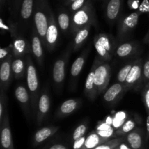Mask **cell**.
I'll return each mask as SVG.
<instances>
[{
    "instance_id": "18",
    "label": "cell",
    "mask_w": 149,
    "mask_h": 149,
    "mask_svg": "<svg viewBox=\"0 0 149 149\" xmlns=\"http://www.w3.org/2000/svg\"><path fill=\"white\" fill-rule=\"evenodd\" d=\"M81 101L80 99L72 98L64 101L57 110L55 116L57 118H63L69 116L75 112L81 106Z\"/></svg>"
},
{
    "instance_id": "38",
    "label": "cell",
    "mask_w": 149,
    "mask_h": 149,
    "mask_svg": "<svg viewBox=\"0 0 149 149\" xmlns=\"http://www.w3.org/2000/svg\"><path fill=\"white\" fill-rule=\"evenodd\" d=\"M112 127V125L110 124L107 123L106 121H100L98 122L97 127H96V130L97 131H101V130H107L110 129Z\"/></svg>"
},
{
    "instance_id": "46",
    "label": "cell",
    "mask_w": 149,
    "mask_h": 149,
    "mask_svg": "<svg viewBox=\"0 0 149 149\" xmlns=\"http://www.w3.org/2000/svg\"><path fill=\"white\" fill-rule=\"evenodd\" d=\"M114 149H119V147L118 146V147H116V148H115Z\"/></svg>"
},
{
    "instance_id": "4",
    "label": "cell",
    "mask_w": 149,
    "mask_h": 149,
    "mask_svg": "<svg viewBox=\"0 0 149 149\" xmlns=\"http://www.w3.org/2000/svg\"><path fill=\"white\" fill-rule=\"evenodd\" d=\"M111 73L110 65L97 57V65L95 71V84L97 95L107 89L110 81Z\"/></svg>"
},
{
    "instance_id": "3",
    "label": "cell",
    "mask_w": 149,
    "mask_h": 149,
    "mask_svg": "<svg viewBox=\"0 0 149 149\" xmlns=\"http://www.w3.org/2000/svg\"><path fill=\"white\" fill-rule=\"evenodd\" d=\"M10 32L11 37L13 38V54L14 57H26L31 55V44L29 40L23 37V34L19 31L17 26L15 24H11L10 27Z\"/></svg>"
},
{
    "instance_id": "19",
    "label": "cell",
    "mask_w": 149,
    "mask_h": 149,
    "mask_svg": "<svg viewBox=\"0 0 149 149\" xmlns=\"http://www.w3.org/2000/svg\"><path fill=\"white\" fill-rule=\"evenodd\" d=\"M138 45L135 42H122L115 49L114 55L121 59L130 58L138 52Z\"/></svg>"
},
{
    "instance_id": "10",
    "label": "cell",
    "mask_w": 149,
    "mask_h": 149,
    "mask_svg": "<svg viewBox=\"0 0 149 149\" xmlns=\"http://www.w3.org/2000/svg\"><path fill=\"white\" fill-rule=\"evenodd\" d=\"M125 141L132 149H145L146 141L147 138L145 131L140 127L135 130L124 136Z\"/></svg>"
},
{
    "instance_id": "39",
    "label": "cell",
    "mask_w": 149,
    "mask_h": 149,
    "mask_svg": "<svg viewBox=\"0 0 149 149\" xmlns=\"http://www.w3.org/2000/svg\"><path fill=\"white\" fill-rule=\"evenodd\" d=\"M86 138L87 137L84 136L82 138H79V139L77 140V141H74V143H73V149H81L84 145V143H85Z\"/></svg>"
},
{
    "instance_id": "13",
    "label": "cell",
    "mask_w": 149,
    "mask_h": 149,
    "mask_svg": "<svg viewBox=\"0 0 149 149\" xmlns=\"http://www.w3.org/2000/svg\"><path fill=\"white\" fill-rule=\"evenodd\" d=\"M125 93V86L116 82L106 90L103 95V100L109 106H114L122 99Z\"/></svg>"
},
{
    "instance_id": "21",
    "label": "cell",
    "mask_w": 149,
    "mask_h": 149,
    "mask_svg": "<svg viewBox=\"0 0 149 149\" xmlns=\"http://www.w3.org/2000/svg\"><path fill=\"white\" fill-rule=\"evenodd\" d=\"M89 51H90V48L85 49L75 61L73 63L72 65L71 68V81L74 84H75L76 81L77 80V78L79 76L80 73L81 72L84 67L85 61L87 58V55H88Z\"/></svg>"
},
{
    "instance_id": "1",
    "label": "cell",
    "mask_w": 149,
    "mask_h": 149,
    "mask_svg": "<svg viewBox=\"0 0 149 149\" xmlns=\"http://www.w3.org/2000/svg\"><path fill=\"white\" fill-rule=\"evenodd\" d=\"M26 63H27V73H26L27 89L31 97V107L32 114L33 116H36L40 93H39V84L37 72L31 55H26Z\"/></svg>"
},
{
    "instance_id": "44",
    "label": "cell",
    "mask_w": 149,
    "mask_h": 149,
    "mask_svg": "<svg viewBox=\"0 0 149 149\" xmlns=\"http://www.w3.org/2000/svg\"><path fill=\"white\" fill-rule=\"evenodd\" d=\"M0 29H4V30L10 31V27H7V26H4V23H3V20H1V26H0Z\"/></svg>"
},
{
    "instance_id": "22",
    "label": "cell",
    "mask_w": 149,
    "mask_h": 149,
    "mask_svg": "<svg viewBox=\"0 0 149 149\" xmlns=\"http://www.w3.org/2000/svg\"><path fill=\"white\" fill-rule=\"evenodd\" d=\"M12 69L15 79H20L26 76L27 63L26 57H14L12 63Z\"/></svg>"
},
{
    "instance_id": "8",
    "label": "cell",
    "mask_w": 149,
    "mask_h": 149,
    "mask_svg": "<svg viewBox=\"0 0 149 149\" xmlns=\"http://www.w3.org/2000/svg\"><path fill=\"white\" fill-rule=\"evenodd\" d=\"M94 23V18L91 12L87 8H81L74 15L71 20V33L75 35L81 29Z\"/></svg>"
},
{
    "instance_id": "17",
    "label": "cell",
    "mask_w": 149,
    "mask_h": 149,
    "mask_svg": "<svg viewBox=\"0 0 149 149\" xmlns=\"http://www.w3.org/2000/svg\"><path fill=\"white\" fill-rule=\"evenodd\" d=\"M1 129V149H15L12 136L11 127L9 121L8 113L6 114L3 123L0 125Z\"/></svg>"
},
{
    "instance_id": "30",
    "label": "cell",
    "mask_w": 149,
    "mask_h": 149,
    "mask_svg": "<svg viewBox=\"0 0 149 149\" xmlns=\"http://www.w3.org/2000/svg\"><path fill=\"white\" fill-rule=\"evenodd\" d=\"M123 141H125V138L122 137H117L100 144V146L93 149H114L119 146Z\"/></svg>"
},
{
    "instance_id": "27",
    "label": "cell",
    "mask_w": 149,
    "mask_h": 149,
    "mask_svg": "<svg viewBox=\"0 0 149 149\" xmlns=\"http://www.w3.org/2000/svg\"><path fill=\"white\" fill-rule=\"evenodd\" d=\"M137 121L134 118H128L119 129L116 130V137L125 136L137 127Z\"/></svg>"
},
{
    "instance_id": "45",
    "label": "cell",
    "mask_w": 149,
    "mask_h": 149,
    "mask_svg": "<svg viewBox=\"0 0 149 149\" xmlns=\"http://www.w3.org/2000/svg\"><path fill=\"white\" fill-rule=\"evenodd\" d=\"M70 1H72V3H73V2H74V1H77V0H70Z\"/></svg>"
},
{
    "instance_id": "14",
    "label": "cell",
    "mask_w": 149,
    "mask_h": 149,
    "mask_svg": "<svg viewBox=\"0 0 149 149\" xmlns=\"http://www.w3.org/2000/svg\"><path fill=\"white\" fill-rule=\"evenodd\" d=\"M59 40V31L58 27L54 19L53 16L51 15L49 17V25L46 34V46L45 48L48 51H52L55 49Z\"/></svg>"
},
{
    "instance_id": "36",
    "label": "cell",
    "mask_w": 149,
    "mask_h": 149,
    "mask_svg": "<svg viewBox=\"0 0 149 149\" xmlns=\"http://www.w3.org/2000/svg\"><path fill=\"white\" fill-rule=\"evenodd\" d=\"M143 87L149 83V58L143 63Z\"/></svg>"
},
{
    "instance_id": "42",
    "label": "cell",
    "mask_w": 149,
    "mask_h": 149,
    "mask_svg": "<svg viewBox=\"0 0 149 149\" xmlns=\"http://www.w3.org/2000/svg\"><path fill=\"white\" fill-rule=\"evenodd\" d=\"M144 43H146V45H148V49H149V29L148 31V32L146 33V34L145 37H144ZM148 58H149V54H148Z\"/></svg>"
},
{
    "instance_id": "24",
    "label": "cell",
    "mask_w": 149,
    "mask_h": 149,
    "mask_svg": "<svg viewBox=\"0 0 149 149\" xmlns=\"http://www.w3.org/2000/svg\"><path fill=\"white\" fill-rule=\"evenodd\" d=\"M33 0H23L20 8V18L22 20V26L20 29L21 33L25 32L26 23L29 21L33 12Z\"/></svg>"
},
{
    "instance_id": "33",
    "label": "cell",
    "mask_w": 149,
    "mask_h": 149,
    "mask_svg": "<svg viewBox=\"0 0 149 149\" xmlns=\"http://www.w3.org/2000/svg\"><path fill=\"white\" fill-rule=\"evenodd\" d=\"M87 129H88V125H87V122H84V123L79 125L73 132L72 141H75L79 138H82V137L85 136V133L87 132Z\"/></svg>"
},
{
    "instance_id": "43",
    "label": "cell",
    "mask_w": 149,
    "mask_h": 149,
    "mask_svg": "<svg viewBox=\"0 0 149 149\" xmlns=\"http://www.w3.org/2000/svg\"><path fill=\"white\" fill-rule=\"evenodd\" d=\"M146 135L147 138H149V115H148L146 119Z\"/></svg>"
},
{
    "instance_id": "41",
    "label": "cell",
    "mask_w": 149,
    "mask_h": 149,
    "mask_svg": "<svg viewBox=\"0 0 149 149\" xmlns=\"http://www.w3.org/2000/svg\"><path fill=\"white\" fill-rule=\"evenodd\" d=\"M119 149H132L129 146H128V144L125 141H123V142L119 146Z\"/></svg>"
},
{
    "instance_id": "20",
    "label": "cell",
    "mask_w": 149,
    "mask_h": 149,
    "mask_svg": "<svg viewBox=\"0 0 149 149\" xmlns=\"http://www.w3.org/2000/svg\"><path fill=\"white\" fill-rule=\"evenodd\" d=\"M59 130V127L55 126H48L42 127L36 131L33 135L32 139V146L36 147L45 142V141L55 135Z\"/></svg>"
},
{
    "instance_id": "28",
    "label": "cell",
    "mask_w": 149,
    "mask_h": 149,
    "mask_svg": "<svg viewBox=\"0 0 149 149\" xmlns=\"http://www.w3.org/2000/svg\"><path fill=\"white\" fill-rule=\"evenodd\" d=\"M58 24L59 29L63 33H66L69 30V28L71 26V22L70 17L65 13H61L58 15Z\"/></svg>"
},
{
    "instance_id": "2",
    "label": "cell",
    "mask_w": 149,
    "mask_h": 149,
    "mask_svg": "<svg viewBox=\"0 0 149 149\" xmlns=\"http://www.w3.org/2000/svg\"><path fill=\"white\" fill-rule=\"evenodd\" d=\"M93 42L97 55L102 61L106 62L113 58L116 48L110 36L105 33H98L95 36Z\"/></svg>"
},
{
    "instance_id": "23",
    "label": "cell",
    "mask_w": 149,
    "mask_h": 149,
    "mask_svg": "<svg viewBox=\"0 0 149 149\" xmlns=\"http://www.w3.org/2000/svg\"><path fill=\"white\" fill-rule=\"evenodd\" d=\"M122 7L121 0H110L106 7V15L108 21L113 23L118 19Z\"/></svg>"
},
{
    "instance_id": "12",
    "label": "cell",
    "mask_w": 149,
    "mask_h": 149,
    "mask_svg": "<svg viewBox=\"0 0 149 149\" xmlns=\"http://www.w3.org/2000/svg\"><path fill=\"white\" fill-rule=\"evenodd\" d=\"M15 96L28 120L31 118V97L28 89L24 85H18L15 90Z\"/></svg>"
},
{
    "instance_id": "35",
    "label": "cell",
    "mask_w": 149,
    "mask_h": 149,
    "mask_svg": "<svg viewBox=\"0 0 149 149\" xmlns=\"http://www.w3.org/2000/svg\"><path fill=\"white\" fill-rule=\"evenodd\" d=\"M12 55H13V45H12V44H10L8 47L1 48L0 49V61H1V63L2 61H4L5 59H7V58H9Z\"/></svg>"
},
{
    "instance_id": "25",
    "label": "cell",
    "mask_w": 149,
    "mask_h": 149,
    "mask_svg": "<svg viewBox=\"0 0 149 149\" xmlns=\"http://www.w3.org/2000/svg\"><path fill=\"white\" fill-rule=\"evenodd\" d=\"M91 26L92 25H88V26H85L74 35V40H73L72 45H71V47H72L74 52L79 50L83 46L90 34Z\"/></svg>"
},
{
    "instance_id": "5",
    "label": "cell",
    "mask_w": 149,
    "mask_h": 149,
    "mask_svg": "<svg viewBox=\"0 0 149 149\" xmlns=\"http://www.w3.org/2000/svg\"><path fill=\"white\" fill-rule=\"evenodd\" d=\"M71 47H68L61 58L56 60L52 68V79L58 90H61L65 80L66 65L70 55Z\"/></svg>"
},
{
    "instance_id": "16",
    "label": "cell",
    "mask_w": 149,
    "mask_h": 149,
    "mask_svg": "<svg viewBox=\"0 0 149 149\" xmlns=\"http://www.w3.org/2000/svg\"><path fill=\"white\" fill-rule=\"evenodd\" d=\"M97 65V57H96L92 65L91 69L87 75L86 79L85 84H84V95L90 99V100H94L97 97V91L95 88V71Z\"/></svg>"
},
{
    "instance_id": "26",
    "label": "cell",
    "mask_w": 149,
    "mask_h": 149,
    "mask_svg": "<svg viewBox=\"0 0 149 149\" xmlns=\"http://www.w3.org/2000/svg\"><path fill=\"white\" fill-rule=\"evenodd\" d=\"M108 141L109 140L105 139V138L100 137L96 132V131L94 130L87 135L84 146L81 148V149H93Z\"/></svg>"
},
{
    "instance_id": "29",
    "label": "cell",
    "mask_w": 149,
    "mask_h": 149,
    "mask_svg": "<svg viewBox=\"0 0 149 149\" xmlns=\"http://www.w3.org/2000/svg\"><path fill=\"white\" fill-rule=\"evenodd\" d=\"M134 62H135V61L133 62H130L129 63L126 64L121 68L120 71L118 73L117 77H116V81H117L118 83H120V84L125 85V83L126 81V79L127 78V76L129 74L131 68H132Z\"/></svg>"
},
{
    "instance_id": "40",
    "label": "cell",
    "mask_w": 149,
    "mask_h": 149,
    "mask_svg": "<svg viewBox=\"0 0 149 149\" xmlns=\"http://www.w3.org/2000/svg\"><path fill=\"white\" fill-rule=\"evenodd\" d=\"M45 149H69L66 146L63 145V144L61 143H56L53 144V145H51L49 146H48L47 148Z\"/></svg>"
},
{
    "instance_id": "15",
    "label": "cell",
    "mask_w": 149,
    "mask_h": 149,
    "mask_svg": "<svg viewBox=\"0 0 149 149\" xmlns=\"http://www.w3.org/2000/svg\"><path fill=\"white\" fill-rule=\"evenodd\" d=\"M31 39V44L32 54L39 66L42 67L44 64V46L35 27L32 29Z\"/></svg>"
},
{
    "instance_id": "31",
    "label": "cell",
    "mask_w": 149,
    "mask_h": 149,
    "mask_svg": "<svg viewBox=\"0 0 149 149\" xmlns=\"http://www.w3.org/2000/svg\"><path fill=\"white\" fill-rule=\"evenodd\" d=\"M0 93V125H1L7 113V97L6 92L1 90Z\"/></svg>"
},
{
    "instance_id": "37",
    "label": "cell",
    "mask_w": 149,
    "mask_h": 149,
    "mask_svg": "<svg viewBox=\"0 0 149 149\" xmlns=\"http://www.w3.org/2000/svg\"><path fill=\"white\" fill-rule=\"evenodd\" d=\"M84 4V0H77V1H74V2L71 4V10H72V11H74L77 13V11H79V10H81V9L82 8Z\"/></svg>"
},
{
    "instance_id": "7",
    "label": "cell",
    "mask_w": 149,
    "mask_h": 149,
    "mask_svg": "<svg viewBox=\"0 0 149 149\" xmlns=\"http://www.w3.org/2000/svg\"><path fill=\"white\" fill-rule=\"evenodd\" d=\"M140 14L132 13L120 20L118 25L117 39L119 42H125L138 25Z\"/></svg>"
},
{
    "instance_id": "11",
    "label": "cell",
    "mask_w": 149,
    "mask_h": 149,
    "mask_svg": "<svg viewBox=\"0 0 149 149\" xmlns=\"http://www.w3.org/2000/svg\"><path fill=\"white\" fill-rule=\"evenodd\" d=\"M14 58L13 55H10L9 58L1 63L0 68V87L1 90L6 92L8 89L13 78L14 77L12 69V63Z\"/></svg>"
},
{
    "instance_id": "32",
    "label": "cell",
    "mask_w": 149,
    "mask_h": 149,
    "mask_svg": "<svg viewBox=\"0 0 149 149\" xmlns=\"http://www.w3.org/2000/svg\"><path fill=\"white\" fill-rule=\"evenodd\" d=\"M128 116L125 112H118L113 117L112 127L114 128L115 130H117L118 129H119L122 126V125L126 122Z\"/></svg>"
},
{
    "instance_id": "9",
    "label": "cell",
    "mask_w": 149,
    "mask_h": 149,
    "mask_svg": "<svg viewBox=\"0 0 149 149\" xmlns=\"http://www.w3.org/2000/svg\"><path fill=\"white\" fill-rule=\"evenodd\" d=\"M50 97L49 93L46 88L42 90L39 96V101L37 105V111H36V123L40 126L48 116L49 110H50Z\"/></svg>"
},
{
    "instance_id": "6",
    "label": "cell",
    "mask_w": 149,
    "mask_h": 149,
    "mask_svg": "<svg viewBox=\"0 0 149 149\" xmlns=\"http://www.w3.org/2000/svg\"><path fill=\"white\" fill-rule=\"evenodd\" d=\"M143 61L141 58L135 60L132 68H131L125 83V93L131 90L139 88L141 84H143Z\"/></svg>"
},
{
    "instance_id": "34",
    "label": "cell",
    "mask_w": 149,
    "mask_h": 149,
    "mask_svg": "<svg viewBox=\"0 0 149 149\" xmlns=\"http://www.w3.org/2000/svg\"><path fill=\"white\" fill-rule=\"evenodd\" d=\"M142 97L145 109L148 115H149V83L143 87L142 91Z\"/></svg>"
}]
</instances>
